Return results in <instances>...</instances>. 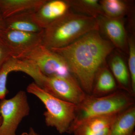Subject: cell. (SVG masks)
I'll list each match as a JSON object with an SVG mask.
<instances>
[{
  "mask_svg": "<svg viewBox=\"0 0 135 135\" xmlns=\"http://www.w3.org/2000/svg\"><path fill=\"white\" fill-rule=\"evenodd\" d=\"M116 86L113 75L107 66L104 65L96 75L91 95L100 97L111 94L115 90Z\"/></svg>",
  "mask_w": 135,
  "mask_h": 135,
  "instance_id": "2e32d148",
  "label": "cell"
},
{
  "mask_svg": "<svg viewBox=\"0 0 135 135\" xmlns=\"http://www.w3.org/2000/svg\"><path fill=\"white\" fill-rule=\"evenodd\" d=\"M26 90L45 105L46 111L43 114L46 126L55 128L60 134L67 133L75 119L77 105L53 96L35 82L29 84Z\"/></svg>",
  "mask_w": 135,
  "mask_h": 135,
  "instance_id": "277c9868",
  "label": "cell"
},
{
  "mask_svg": "<svg viewBox=\"0 0 135 135\" xmlns=\"http://www.w3.org/2000/svg\"><path fill=\"white\" fill-rule=\"evenodd\" d=\"M33 12L28 11L20 13L4 20L5 30L33 33L44 31V29L39 27L34 21Z\"/></svg>",
  "mask_w": 135,
  "mask_h": 135,
  "instance_id": "4fadbf2b",
  "label": "cell"
},
{
  "mask_svg": "<svg viewBox=\"0 0 135 135\" xmlns=\"http://www.w3.org/2000/svg\"><path fill=\"white\" fill-rule=\"evenodd\" d=\"M5 26L4 20L0 16V36L5 31Z\"/></svg>",
  "mask_w": 135,
  "mask_h": 135,
  "instance_id": "7402d4cb",
  "label": "cell"
},
{
  "mask_svg": "<svg viewBox=\"0 0 135 135\" xmlns=\"http://www.w3.org/2000/svg\"><path fill=\"white\" fill-rule=\"evenodd\" d=\"M70 8L77 13L98 18L104 15L98 0H67Z\"/></svg>",
  "mask_w": 135,
  "mask_h": 135,
  "instance_id": "ac0fdd59",
  "label": "cell"
},
{
  "mask_svg": "<svg viewBox=\"0 0 135 135\" xmlns=\"http://www.w3.org/2000/svg\"><path fill=\"white\" fill-rule=\"evenodd\" d=\"M71 8L67 0H47L39 9L34 11V22L44 29L65 15Z\"/></svg>",
  "mask_w": 135,
  "mask_h": 135,
  "instance_id": "30bf717a",
  "label": "cell"
},
{
  "mask_svg": "<svg viewBox=\"0 0 135 135\" xmlns=\"http://www.w3.org/2000/svg\"><path fill=\"white\" fill-rule=\"evenodd\" d=\"M15 58L29 61L45 77L73 76L64 59L42 44L21 53Z\"/></svg>",
  "mask_w": 135,
  "mask_h": 135,
  "instance_id": "5b68a950",
  "label": "cell"
},
{
  "mask_svg": "<svg viewBox=\"0 0 135 135\" xmlns=\"http://www.w3.org/2000/svg\"><path fill=\"white\" fill-rule=\"evenodd\" d=\"M13 53L0 38V68L9 58L13 57Z\"/></svg>",
  "mask_w": 135,
  "mask_h": 135,
  "instance_id": "44dd1931",
  "label": "cell"
},
{
  "mask_svg": "<svg viewBox=\"0 0 135 135\" xmlns=\"http://www.w3.org/2000/svg\"><path fill=\"white\" fill-rule=\"evenodd\" d=\"M135 127V107L133 105L117 115L111 127L110 135H133Z\"/></svg>",
  "mask_w": 135,
  "mask_h": 135,
  "instance_id": "5bb4252c",
  "label": "cell"
},
{
  "mask_svg": "<svg viewBox=\"0 0 135 135\" xmlns=\"http://www.w3.org/2000/svg\"><path fill=\"white\" fill-rule=\"evenodd\" d=\"M44 31L39 33L5 30L0 38L13 53V57L21 53L42 45Z\"/></svg>",
  "mask_w": 135,
  "mask_h": 135,
  "instance_id": "ba28073f",
  "label": "cell"
},
{
  "mask_svg": "<svg viewBox=\"0 0 135 135\" xmlns=\"http://www.w3.org/2000/svg\"><path fill=\"white\" fill-rule=\"evenodd\" d=\"M30 108L26 92L20 90L13 97L0 101V114L2 122L0 135H16L23 119L29 115Z\"/></svg>",
  "mask_w": 135,
  "mask_h": 135,
  "instance_id": "8992f818",
  "label": "cell"
},
{
  "mask_svg": "<svg viewBox=\"0 0 135 135\" xmlns=\"http://www.w3.org/2000/svg\"><path fill=\"white\" fill-rule=\"evenodd\" d=\"M104 15L113 18H123L131 15L133 8L130 1L101 0L99 1Z\"/></svg>",
  "mask_w": 135,
  "mask_h": 135,
  "instance_id": "e0dca14e",
  "label": "cell"
},
{
  "mask_svg": "<svg viewBox=\"0 0 135 135\" xmlns=\"http://www.w3.org/2000/svg\"><path fill=\"white\" fill-rule=\"evenodd\" d=\"M115 48L99 31L90 32L68 46L50 49L61 56L86 93L91 94L99 70Z\"/></svg>",
  "mask_w": 135,
  "mask_h": 135,
  "instance_id": "6da1fadb",
  "label": "cell"
},
{
  "mask_svg": "<svg viewBox=\"0 0 135 135\" xmlns=\"http://www.w3.org/2000/svg\"><path fill=\"white\" fill-rule=\"evenodd\" d=\"M133 104V98L127 92L117 91L100 97L87 95L83 101L77 105L75 119L67 133L87 119L118 114L134 105Z\"/></svg>",
  "mask_w": 135,
  "mask_h": 135,
  "instance_id": "3957f363",
  "label": "cell"
},
{
  "mask_svg": "<svg viewBox=\"0 0 135 135\" xmlns=\"http://www.w3.org/2000/svg\"><path fill=\"white\" fill-rule=\"evenodd\" d=\"M27 135H41L39 134L38 133H36L34 129L32 127H31L29 129V131L27 133Z\"/></svg>",
  "mask_w": 135,
  "mask_h": 135,
  "instance_id": "603a6c76",
  "label": "cell"
},
{
  "mask_svg": "<svg viewBox=\"0 0 135 135\" xmlns=\"http://www.w3.org/2000/svg\"><path fill=\"white\" fill-rule=\"evenodd\" d=\"M2 119L1 117L0 116V125H1V123H2ZM27 135V133H22L20 135Z\"/></svg>",
  "mask_w": 135,
  "mask_h": 135,
  "instance_id": "cb8c5ba5",
  "label": "cell"
},
{
  "mask_svg": "<svg viewBox=\"0 0 135 135\" xmlns=\"http://www.w3.org/2000/svg\"><path fill=\"white\" fill-rule=\"evenodd\" d=\"M118 114L90 118L73 128L69 133L74 135H110L111 127Z\"/></svg>",
  "mask_w": 135,
  "mask_h": 135,
  "instance_id": "8fae6325",
  "label": "cell"
},
{
  "mask_svg": "<svg viewBox=\"0 0 135 135\" xmlns=\"http://www.w3.org/2000/svg\"><path fill=\"white\" fill-rule=\"evenodd\" d=\"M111 56L109 65L112 74L122 89L131 93L130 75L124 59L117 52Z\"/></svg>",
  "mask_w": 135,
  "mask_h": 135,
  "instance_id": "9a60e30c",
  "label": "cell"
},
{
  "mask_svg": "<svg viewBox=\"0 0 135 135\" xmlns=\"http://www.w3.org/2000/svg\"><path fill=\"white\" fill-rule=\"evenodd\" d=\"M22 65L21 60L12 57L7 60L0 68V100L5 98L8 91L7 79L9 74L13 71H21Z\"/></svg>",
  "mask_w": 135,
  "mask_h": 135,
  "instance_id": "d6986e66",
  "label": "cell"
},
{
  "mask_svg": "<svg viewBox=\"0 0 135 135\" xmlns=\"http://www.w3.org/2000/svg\"><path fill=\"white\" fill-rule=\"evenodd\" d=\"M128 70L130 75L131 93H135V44L133 38L128 39Z\"/></svg>",
  "mask_w": 135,
  "mask_h": 135,
  "instance_id": "ffe728a7",
  "label": "cell"
},
{
  "mask_svg": "<svg viewBox=\"0 0 135 135\" xmlns=\"http://www.w3.org/2000/svg\"><path fill=\"white\" fill-rule=\"evenodd\" d=\"M47 0H0V16L3 19L23 12L36 11Z\"/></svg>",
  "mask_w": 135,
  "mask_h": 135,
  "instance_id": "7c38bea8",
  "label": "cell"
},
{
  "mask_svg": "<svg viewBox=\"0 0 135 135\" xmlns=\"http://www.w3.org/2000/svg\"><path fill=\"white\" fill-rule=\"evenodd\" d=\"M41 88L53 96L76 105L87 95L73 76L45 77Z\"/></svg>",
  "mask_w": 135,
  "mask_h": 135,
  "instance_id": "52a82bcc",
  "label": "cell"
},
{
  "mask_svg": "<svg viewBox=\"0 0 135 135\" xmlns=\"http://www.w3.org/2000/svg\"><path fill=\"white\" fill-rule=\"evenodd\" d=\"M123 18H113L103 15L98 19L101 31L114 46L125 53L128 52V38Z\"/></svg>",
  "mask_w": 135,
  "mask_h": 135,
  "instance_id": "9c48e42d",
  "label": "cell"
},
{
  "mask_svg": "<svg viewBox=\"0 0 135 135\" xmlns=\"http://www.w3.org/2000/svg\"><path fill=\"white\" fill-rule=\"evenodd\" d=\"M94 31H99L98 19L70 10L44 29L42 45L49 49L60 48Z\"/></svg>",
  "mask_w": 135,
  "mask_h": 135,
  "instance_id": "7a4b0ae2",
  "label": "cell"
},
{
  "mask_svg": "<svg viewBox=\"0 0 135 135\" xmlns=\"http://www.w3.org/2000/svg\"><path fill=\"white\" fill-rule=\"evenodd\" d=\"M133 135H135V134H133Z\"/></svg>",
  "mask_w": 135,
  "mask_h": 135,
  "instance_id": "d4e9b609",
  "label": "cell"
}]
</instances>
